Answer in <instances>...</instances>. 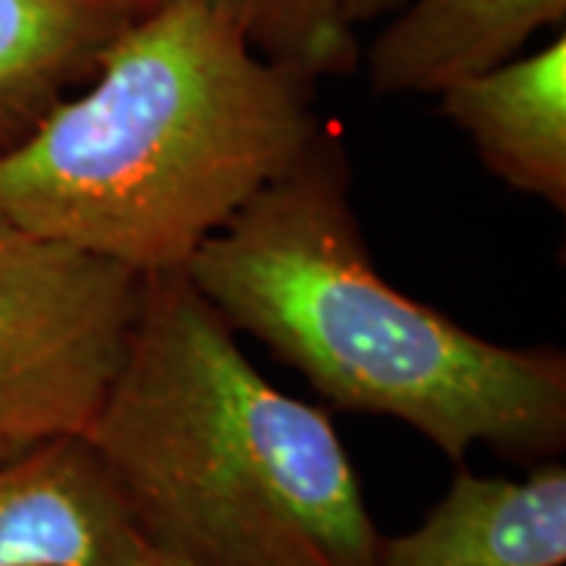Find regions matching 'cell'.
<instances>
[{
	"label": "cell",
	"mask_w": 566,
	"mask_h": 566,
	"mask_svg": "<svg viewBox=\"0 0 566 566\" xmlns=\"http://www.w3.org/2000/svg\"><path fill=\"white\" fill-rule=\"evenodd\" d=\"M441 114L506 186L566 211V39L447 85Z\"/></svg>",
	"instance_id": "7"
},
{
	"label": "cell",
	"mask_w": 566,
	"mask_h": 566,
	"mask_svg": "<svg viewBox=\"0 0 566 566\" xmlns=\"http://www.w3.org/2000/svg\"><path fill=\"white\" fill-rule=\"evenodd\" d=\"M564 20L566 0H406L368 48V80L381 95H441Z\"/></svg>",
	"instance_id": "8"
},
{
	"label": "cell",
	"mask_w": 566,
	"mask_h": 566,
	"mask_svg": "<svg viewBox=\"0 0 566 566\" xmlns=\"http://www.w3.org/2000/svg\"><path fill=\"white\" fill-rule=\"evenodd\" d=\"M142 545L192 566H378L381 532L334 422L245 359L186 271L142 277L85 431Z\"/></svg>",
	"instance_id": "3"
},
{
	"label": "cell",
	"mask_w": 566,
	"mask_h": 566,
	"mask_svg": "<svg viewBox=\"0 0 566 566\" xmlns=\"http://www.w3.org/2000/svg\"><path fill=\"white\" fill-rule=\"evenodd\" d=\"M315 92L205 7L129 22L98 76L0 158V221L142 277L186 271L315 139Z\"/></svg>",
	"instance_id": "2"
},
{
	"label": "cell",
	"mask_w": 566,
	"mask_h": 566,
	"mask_svg": "<svg viewBox=\"0 0 566 566\" xmlns=\"http://www.w3.org/2000/svg\"><path fill=\"white\" fill-rule=\"evenodd\" d=\"M142 274L0 221V434H80L117 378Z\"/></svg>",
	"instance_id": "4"
},
{
	"label": "cell",
	"mask_w": 566,
	"mask_h": 566,
	"mask_svg": "<svg viewBox=\"0 0 566 566\" xmlns=\"http://www.w3.org/2000/svg\"><path fill=\"white\" fill-rule=\"evenodd\" d=\"M129 20H148L174 7H205L233 22L268 61L303 70L312 80L346 76L359 63L356 29L337 0H114Z\"/></svg>",
	"instance_id": "10"
},
{
	"label": "cell",
	"mask_w": 566,
	"mask_h": 566,
	"mask_svg": "<svg viewBox=\"0 0 566 566\" xmlns=\"http://www.w3.org/2000/svg\"><path fill=\"white\" fill-rule=\"evenodd\" d=\"M186 277L327 403L409 424L453 463L472 447L532 465L564 453V353L485 340L387 283L327 126L196 252Z\"/></svg>",
	"instance_id": "1"
},
{
	"label": "cell",
	"mask_w": 566,
	"mask_h": 566,
	"mask_svg": "<svg viewBox=\"0 0 566 566\" xmlns=\"http://www.w3.org/2000/svg\"><path fill=\"white\" fill-rule=\"evenodd\" d=\"M566 469L538 463L526 479L465 465L419 526L381 535L378 566H564Z\"/></svg>",
	"instance_id": "6"
},
{
	"label": "cell",
	"mask_w": 566,
	"mask_h": 566,
	"mask_svg": "<svg viewBox=\"0 0 566 566\" xmlns=\"http://www.w3.org/2000/svg\"><path fill=\"white\" fill-rule=\"evenodd\" d=\"M136 538L80 434H0V566H136Z\"/></svg>",
	"instance_id": "5"
},
{
	"label": "cell",
	"mask_w": 566,
	"mask_h": 566,
	"mask_svg": "<svg viewBox=\"0 0 566 566\" xmlns=\"http://www.w3.org/2000/svg\"><path fill=\"white\" fill-rule=\"evenodd\" d=\"M136 566H192V564H182V560H170V557H161V554L148 551V554H145V557H142Z\"/></svg>",
	"instance_id": "12"
},
{
	"label": "cell",
	"mask_w": 566,
	"mask_h": 566,
	"mask_svg": "<svg viewBox=\"0 0 566 566\" xmlns=\"http://www.w3.org/2000/svg\"><path fill=\"white\" fill-rule=\"evenodd\" d=\"M406 0H337L344 20L356 29L363 22L378 20V17H387L390 10H400Z\"/></svg>",
	"instance_id": "11"
},
{
	"label": "cell",
	"mask_w": 566,
	"mask_h": 566,
	"mask_svg": "<svg viewBox=\"0 0 566 566\" xmlns=\"http://www.w3.org/2000/svg\"><path fill=\"white\" fill-rule=\"evenodd\" d=\"M129 22L114 0H0V158L98 76Z\"/></svg>",
	"instance_id": "9"
}]
</instances>
